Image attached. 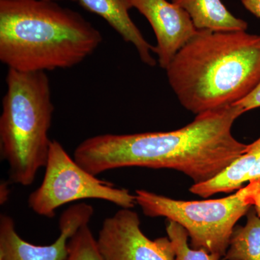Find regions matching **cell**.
<instances>
[{"instance_id":"obj_4","label":"cell","mask_w":260,"mask_h":260,"mask_svg":"<svg viewBox=\"0 0 260 260\" xmlns=\"http://www.w3.org/2000/svg\"><path fill=\"white\" fill-rule=\"evenodd\" d=\"M0 116V153L9 167V181L31 185L47 164L49 131L54 107L45 72L8 69Z\"/></svg>"},{"instance_id":"obj_2","label":"cell","mask_w":260,"mask_h":260,"mask_svg":"<svg viewBox=\"0 0 260 260\" xmlns=\"http://www.w3.org/2000/svg\"><path fill=\"white\" fill-rule=\"evenodd\" d=\"M166 72L181 105L195 115L232 106L260 82V35L198 30Z\"/></svg>"},{"instance_id":"obj_9","label":"cell","mask_w":260,"mask_h":260,"mask_svg":"<svg viewBox=\"0 0 260 260\" xmlns=\"http://www.w3.org/2000/svg\"><path fill=\"white\" fill-rule=\"evenodd\" d=\"M151 25L157 45L153 52L159 66L167 70L176 54L198 32L190 17L180 7L167 0H131Z\"/></svg>"},{"instance_id":"obj_15","label":"cell","mask_w":260,"mask_h":260,"mask_svg":"<svg viewBox=\"0 0 260 260\" xmlns=\"http://www.w3.org/2000/svg\"><path fill=\"white\" fill-rule=\"evenodd\" d=\"M68 253L65 260H107L103 256L88 224L77 231L68 241Z\"/></svg>"},{"instance_id":"obj_11","label":"cell","mask_w":260,"mask_h":260,"mask_svg":"<svg viewBox=\"0 0 260 260\" xmlns=\"http://www.w3.org/2000/svg\"><path fill=\"white\" fill-rule=\"evenodd\" d=\"M254 180H260V137L248 145L245 153L218 175L205 182L193 184L189 191L201 198H208L219 193L239 190L245 183Z\"/></svg>"},{"instance_id":"obj_13","label":"cell","mask_w":260,"mask_h":260,"mask_svg":"<svg viewBox=\"0 0 260 260\" xmlns=\"http://www.w3.org/2000/svg\"><path fill=\"white\" fill-rule=\"evenodd\" d=\"M221 260H260V217L254 208L246 214L244 225H236Z\"/></svg>"},{"instance_id":"obj_7","label":"cell","mask_w":260,"mask_h":260,"mask_svg":"<svg viewBox=\"0 0 260 260\" xmlns=\"http://www.w3.org/2000/svg\"><path fill=\"white\" fill-rule=\"evenodd\" d=\"M98 246L107 260H174L171 241L160 237L151 241L140 229L139 215L129 208H121L106 218L97 239Z\"/></svg>"},{"instance_id":"obj_10","label":"cell","mask_w":260,"mask_h":260,"mask_svg":"<svg viewBox=\"0 0 260 260\" xmlns=\"http://www.w3.org/2000/svg\"><path fill=\"white\" fill-rule=\"evenodd\" d=\"M85 10L105 20L124 42L134 46L140 59L150 67L156 65L154 47L147 42L129 15L131 0H75Z\"/></svg>"},{"instance_id":"obj_18","label":"cell","mask_w":260,"mask_h":260,"mask_svg":"<svg viewBox=\"0 0 260 260\" xmlns=\"http://www.w3.org/2000/svg\"><path fill=\"white\" fill-rule=\"evenodd\" d=\"M10 189L8 182H3L0 186V204L4 205L9 198Z\"/></svg>"},{"instance_id":"obj_12","label":"cell","mask_w":260,"mask_h":260,"mask_svg":"<svg viewBox=\"0 0 260 260\" xmlns=\"http://www.w3.org/2000/svg\"><path fill=\"white\" fill-rule=\"evenodd\" d=\"M172 3L185 10L197 30H247V22L234 16L221 0H172Z\"/></svg>"},{"instance_id":"obj_8","label":"cell","mask_w":260,"mask_h":260,"mask_svg":"<svg viewBox=\"0 0 260 260\" xmlns=\"http://www.w3.org/2000/svg\"><path fill=\"white\" fill-rule=\"evenodd\" d=\"M94 210L91 205L79 203L63 212L59 220L60 234L47 246L34 245L18 235L14 219L0 215V260H65L70 238L80 227L88 224Z\"/></svg>"},{"instance_id":"obj_14","label":"cell","mask_w":260,"mask_h":260,"mask_svg":"<svg viewBox=\"0 0 260 260\" xmlns=\"http://www.w3.org/2000/svg\"><path fill=\"white\" fill-rule=\"evenodd\" d=\"M166 229L175 254L174 260H220L204 249L190 247L188 244L189 234L177 222L168 220Z\"/></svg>"},{"instance_id":"obj_19","label":"cell","mask_w":260,"mask_h":260,"mask_svg":"<svg viewBox=\"0 0 260 260\" xmlns=\"http://www.w3.org/2000/svg\"><path fill=\"white\" fill-rule=\"evenodd\" d=\"M44 1H50V2H56V1H75V0H44Z\"/></svg>"},{"instance_id":"obj_6","label":"cell","mask_w":260,"mask_h":260,"mask_svg":"<svg viewBox=\"0 0 260 260\" xmlns=\"http://www.w3.org/2000/svg\"><path fill=\"white\" fill-rule=\"evenodd\" d=\"M44 168L42 184L28 199L29 208L41 216L52 218L59 207L82 200H104L129 209L137 204L129 190L100 180L80 167L57 140H51Z\"/></svg>"},{"instance_id":"obj_5","label":"cell","mask_w":260,"mask_h":260,"mask_svg":"<svg viewBox=\"0 0 260 260\" xmlns=\"http://www.w3.org/2000/svg\"><path fill=\"white\" fill-rule=\"evenodd\" d=\"M135 197L146 216L164 217L180 224L189 234L191 248L204 249L220 260L237 222L252 208L260 217V180L249 181L220 199L185 201L145 189H137Z\"/></svg>"},{"instance_id":"obj_3","label":"cell","mask_w":260,"mask_h":260,"mask_svg":"<svg viewBox=\"0 0 260 260\" xmlns=\"http://www.w3.org/2000/svg\"><path fill=\"white\" fill-rule=\"evenodd\" d=\"M102 42L93 24L56 2L0 0V60L8 69H68L93 54Z\"/></svg>"},{"instance_id":"obj_17","label":"cell","mask_w":260,"mask_h":260,"mask_svg":"<svg viewBox=\"0 0 260 260\" xmlns=\"http://www.w3.org/2000/svg\"><path fill=\"white\" fill-rule=\"evenodd\" d=\"M246 10L260 19V0H240Z\"/></svg>"},{"instance_id":"obj_1","label":"cell","mask_w":260,"mask_h":260,"mask_svg":"<svg viewBox=\"0 0 260 260\" xmlns=\"http://www.w3.org/2000/svg\"><path fill=\"white\" fill-rule=\"evenodd\" d=\"M242 114L232 105L198 114L174 131L96 135L80 143L73 158L94 176L126 167L173 169L200 184L218 175L247 150L248 145L232 133Z\"/></svg>"},{"instance_id":"obj_16","label":"cell","mask_w":260,"mask_h":260,"mask_svg":"<svg viewBox=\"0 0 260 260\" xmlns=\"http://www.w3.org/2000/svg\"><path fill=\"white\" fill-rule=\"evenodd\" d=\"M233 105L237 106L243 114L260 107V82L246 96Z\"/></svg>"}]
</instances>
